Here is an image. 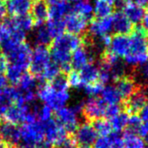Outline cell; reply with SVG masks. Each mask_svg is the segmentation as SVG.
Returning a JSON list of instances; mask_svg holds the SVG:
<instances>
[{
	"label": "cell",
	"mask_w": 148,
	"mask_h": 148,
	"mask_svg": "<svg viewBox=\"0 0 148 148\" xmlns=\"http://www.w3.org/2000/svg\"><path fill=\"white\" fill-rule=\"evenodd\" d=\"M130 45L125 62L129 66H141L148 62L147 32L142 26H137L132 36L129 37Z\"/></svg>",
	"instance_id": "1"
},
{
	"label": "cell",
	"mask_w": 148,
	"mask_h": 148,
	"mask_svg": "<svg viewBox=\"0 0 148 148\" xmlns=\"http://www.w3.org/2000/svg\"><path fill=\"white\" fill-rule=\"evenodd\" d=\"M1 45L2 54L5 58L7 64L17 65L25 71L29 68L32 52V49L29 44L6 38L1 42Z\"/></svg>",
	"instance_id": "2"
},
{
	"label": "cell",
	"mask_w": 148,
	"mask_h": 148,
	"mask_svg": "<svg viewBox=\"0 0 148 148\" xmlns=\"http://www.w3.org/2000/svg\"><path fill=\"white\" fill-rule=\"evenodd\" d=\"M38 97L40 100H42L45 106H47L51 110H58L66 104L69 100L70 95L68 92H59L53 89L50 84L42 85L38 92Z\"/></svg>",
	"instance_id": "3"
},
{
	"label": "cell",
	"mask_w": 148,
	"mask_h": 148,
	"mask_svg": "<svg viewBox=\"0 0 148 148\" xmlns=\"http://www.w3.org/2000/svg\"><path fill=\"white\" fill-rule=\"evenodd\" d=\"M20 131V138L26 145L38 146L45 141L43 124L39 121L23 124Z\"/></svg>",
	"instance_id": "4"
},
{
	"label": "cell",
	"mask_w": 148,
	"mask_h": 148,
	"mask_svg": "<svg viewBox=\"0 0 148 148\" xmlns=\"http://www.w3.org/2000/svg\"><path fill=\"white\" fill-rule=\"evenodd\" d=\"M82 110V104L74 107H62L56 112L57 121L65 129L68 133H74L78 128V113Z\"/></svg>",
	"instance_id": "5"
},
{
	"label": "cell",
	"mask_w": 148,
	"mask_h": 148,
	"mask_svg": "<svg viewBox=\"0 0 148 148\" xmlns=\"http://www.w3.org/2000/svg\"><path fill=\"white\" fill-rule=\"evenodd\" d=\"M50 63L51 57L48 48L46 46H36L32 50L29 64L31 74L36 79H39Z\"/></svg>",
	"instance_id": "6"
},
{
	"label": "cell",
	"mask_w": 148,
	"mask_h": 148,
	"mask_svg": "<svg viewBox=\"0 0 148 148\" xmlns=\"http://www.w3.org/2000/svg\"><path fill=\"white\" fill-rule=\"evenodd\" d=\"M42 124L45 132V142L51 148L59 145L68 138V132L57 120L51 119Z\"/></svg>",
	"instance_id": "7"
},
{
	"label": "cell",
	"mask_w": 148,
	"mask_h": 148,
	"mask_svg": "<svg viewBox=\"0 0 148 148\" xmlns=\"http://www.w3.org/2000/svg\"><path fill=\"white\" fill-rule=\"evenodd\" d=\"M106 105L98 97H90L82 104L81 112L89 122L102 119L105 117Z\"/></svg>",
	"instance_id": "8"
},
{
	"label": "cell",
	"mask_w": 148,
	"mask_h": 148,
	"mask_svg": "<svg viewBox=\"0 0 148 148\" xmlns=\"http://www.w3.org/2000/svg\"><path fill=\"white\" fill-rule=\"evenodd\" d=\"M93 58L94 55L92 51L86 45H83L71 53V68H73V71H79L86 65L92 63Z\"/></svg>",
	"instance_id": "9"
},
{
	"label": "cell",
	"mask_w": 148,
	"mask_h": 148,
	"mask_svg": "<svg viewBox=\"0 0 148 148\" xmlns=\"http://www.w3.org/2000/svg\"><path fill=\"white\" fill-rule=\"evenodd\" d=\"M64 26L67 33L79 36L84 34L88 29V20L85 18L74 13L73 12L68 14L64 19Z\"/></svg>",
	"instance_id": "10"
},
{
	"label": "cell",
	"mask_w": 148,
	"mask_h": 148,
	"mask_svg": "<svg viewBox=\"0 0 148 148\" xmlns=\"http://www.w3.org/2000/svg\"><path fill=\"white\" fill-rule=\"evenodd\" d=\"M76 143L80 146H88L97 139V133L90 122H85L78 126L73 136Z\"/></svg>",
	"instance_id": "11"
},
{
	"label": "cell",
	"mask_w": 148,
	"mask_h": 148,
	"mask_svg": "<svg viewBox=\"0 0 148 148\" xmlns=\"http://www.w3.org/2000/svg\"><path fill=\"white\" fill-rule=\"evenodd\" d=\"M0 138L2 141L9 145L17 147L21 141L20 131L17 125L6 121L0 120Z\"/></svg>",
	"instance_id": "12"
},
{
	"label": "cell",
	"mask_w": 148,
	"mask_h": 148,
	"mask_svg": "<svg viewBox=\"0 0 148 148\" xmlns=\"http://www.w3.org/2000/svg\"><path fill=\"white\" fill-rule=\"evenodd\" d=\"M89 34L93 38H99L101 37L109 35L112 31V17L96 18L88 25Z\"/></svg>",
	"instance_id": "13"
},
{
	"label": "cell",
	"mask_w": 148,
	"mask_h": 148,
	"mask_svg": "<svg viewBox=\"0 0 148 148\" xmlns=\"http://www.w3.org/2000/svg\"><path fill=\"white\" fill-rule=\"evenodd\" d=\"M51 45L72 53L76 49L83 45V38L70 33H64L61 36L56 38Z\"/></svg>",
	"instance_id": "14"
},
{
	"label": "cell",
	"mask_w": 148,
	"mask_h": 148,
	"mask_svg": "<svg viewBox=\"0 0 148 148\" xmlns=\"http://www.w3.org/2000/svg\"><path fill=\"white\" fill-rule=\"evenodd\" d=\"M130 45V38L127 35L116 34L111 39L109 51L118 58H125L128 53Z\"/></svg>",
	"instance_id": "15"
},
{
	"label": "cell",
	"mask_w": 148,
	"mask_h": 148,
	"mask_svg": "<svg viewBox=\"0 0 148 148\" xmlns=\"http://www.w3.org/2000/svg\"><path fill=\"white\" fill-rule=\"evenodd\" d=\"M32 4L33 0H8L6 4L7 13L12 17L28 15Z\"/></svg>",
	"instance_id": "16"
},
{
	"label": "cell",
	"mask_w": 148,
	"mask_h": 148,
	"mask_svg": "<svg viewBox=\"0 0 148 148\" xmlns=\"http://www.w3.org/2000/svg\"><path fill=\"white\" fill-rule=\"evenodd\" d=\"M146 98L143 90L138 89L129 99L125 100V112L136 114L146 105Z\"/></svg>",
	"instance_id": "17"
},
{
	"label": "cell",
	"mask_w": 148,
	"mask_h": 148,
	"mask_svg": "<svg viewBox=\"0 0 148 148\" xmlns=\"http://www.w3.org/2000/svg\"><path fill=\"white\" fill-rule=\"evenodd\" d=\"M112 31L118 35H127L132 31V24L122 12H116L112 17Z\"/></svg>",
	"instance_id": "18"
},
{
	"label": "cell",
	"mask_w": 148,
	"mask_h": 148,
	"mask_svg": "<svg viewBox=\"0 0 148 148\" xmlns=\"http://www.w3.org/2000/svg\"><path fill=\"white\" fill-rule=\"evenodd\" d=\"M115 82V87L118 90L122 99L126 100L138 90L134 79L130 76L125 75Z\"/></svg>",
	"instance_id": "19"
},
{
	"label": "cell",
	"mask_w": 148,
	"mask_h": 148,
	"mask_svg": "<svg viewBox=\"0 0 148 148\" xmlns=\"http://www.w3.org/2000/svg\"><path fill=\"white\" fill-rule=\"evenodd\" d=\"M123 13L125 14V16L127 18V19L132 23V24H139L142 19L143 17L145 15V10L137 5L133 1H131V0H127V1L125 2V5L123 6Z\"/></svg>",
	"instance_id": "20"
},
{
	"label": "cell",
	"mask_w": 148,
	"mask_h": 148,
	"mask_svg": "<svg viewBox=\"0 0 148 148\" xmlns=\"http://www.w3.org/2000/svg\"><path fill=\"white\" fill-rule=\"evenodd\" d=\"M49 16L48 19H58L63 20L64 18L72 12V6L70 5L69 2L65 0H61V1L49 5L48 6Z\"/></svg>",
	"instance_id": "21"
},
{
	"label": "cell",
	"mask_w": 148,
	"mask_h": 148,
	"mask_svg": "<svg viewBox=\"0 0 148 148\" xmlns=\"http://www.w3.org/2000/svg\"><path fill=\"white\" fill-rule=\"evenodd\" d=\"M31 12L32 18L35 23V25L45 24V22L48 19L49 11L45 0H35L33 1Z\"/></svg>",
	"instance_id": "22"
},
{
	"label": "cell",
	"mask_w": 148,
	"mask_h": 148,
	"mask_svg": "<svg viewBox=\"0 0 148 148\" xmlns=\"http://www.w3.org/2000/svg\"><path fill=\"white\" fill-rule=\"evenodd\" d=\"M32 30V41L37 46H47L51 44L52 38L47 30L46 25H36Z\"/></svg>",
	"instance_id": "23"
},
{
	"label": "cell",
	"mask_w": 148,
	"mask_h": 148,
	"mask_svg": "<svg viewBox=\"0 0 148 148\" xmlns=\"http://www.w3.org/2000/svg\"><path fill=\"white\" fill-rule=\"evenodd\" d=\"M82 87L99 81V67L93 63H90L79 71Z\"/></svg>",
	"instance_id": "24"
},
{
	"label": "cell",
	"mask_w": 148,
	"mask_h": 148,
	"mask_svg": "<svg viewBox=\"0 0 148 148\" xmlns=\"http://www.w3.org/2000/svg\"><path fill=\"white\" fill-rule=\"evenodd\" d=\"M100 95H101V99L106 106L119 105L122 99L115 86L112 85H108L106 86H104Z\"/></svg>",
	"instance_id": "25"
},
{
	"label": "cell",
	"mask_w": 148,
	"mask_h": 148,
	"mask_svg": "<svg viewBox=\"0 0 148 148\" xmlns=\"http://www.w3.org/2000/svg\"><path fill=\"white\" fill-rule=\"evenodd\" d=\"M122 140L124 148H145V143L144 139L128 129L125 131Z\"/></svg>",
	"instance_id": "26"
},
{
	"label": "cell",
	"mask_w": 148,
	"mask_h": 148,
	"mask_svg": "<svg viewBox=\"0 0 148 148\" xmlns=\"http://www.w3.org/2000/svg\"><path fill=\"white\" fill-rule=\"evenodd\" d=\"M10 19L17 29L25 32L26 34L31 32L35 25L32 16H30L29 14L20 17H12Z\"/></svg>",
	"instance_id": "27"
},
{
	"label": "cell",
	"mask_w": 148,
	"mask_h": 148,
	"mask_svg": "<svg viewBox=\"0 0 148 148\" xmlns=\"http://www.w3.org/2000/svg\"><path fill=\"white\" fill-rule=\"evenodd\" d=\"M72 12L89 21L93 15V5L90 0H82L75 4L72 7Z\"/></svg>",
	"instance_id": "28"
},
{
	"label": "cell",
	"mask_w": 148,
	"mask_h": 148,
	"mask_svg": "<svg viewBox=\"0 0 148 148\" xmlns=\"http://www.w3.org/2000/svg\"><path fill=\"white\" fill-rule=\"evenodd\" d=\"M128 119L129 114L125 112H121L118 115L112 117L110 119V125L112 127V130L114 131V132L119 133L125 129L128 124Z\"/></svg>",
	"instance_id": "29"
},
{
	"label": "cell",
	"mask_w": 148,
	"mask_h": 148,
	"mask_svg": "<svg viewBox=\"0 0 148 148\" xmlns=\"http://www.w3.org/2000/svg\"><path fill=\"white\" fill-rule=\"evenodd\" d=\"M25 70L11 64H7L6 71H5V77L7 81L13 85H18V81L22 78V76L25 73Z\"/></svg>",
	"instance_id": "30"
},
{
	"label": "cell",
	"mask_w": 148,
	"mask_h": 148,
	"mask_svg": "<svg viewBox=\"0 0 148 148\" xmlns=\"http://www.w3.org/2000/svg\"><path fill=\"white\" fill-rule=\"evenodd\" d=\"M113 8L112 5L101 1V0H96L94 5H93V14L98 18H103L111 17V14L112 13Z\"/></svg>",
	"instance_id": "31"
},
{
	"label": "cell",
	"mask_w": 148,
	"mask_h": 148,
	"mask_svg": "<svg viewBox=\"0 0 148 148\" xmlns=\"http://www.w3.org/2000/svg\"><path fill=\"white\" fill-rule=\"evenodd\" d=\"M47 30L52 38L55 39L56 38L61 36L64 33L65 26H64V21L58 20V19H48L46 24Z\"/></svg>",
	"instance_id": "32"
},
{
	"label": "cell",
	"mask_w": 148,
	"mask_h": 148,
	"mask_svg": "<svg viewBox=\"0 0 148 148\" xmlns=\"http://www.w3.org/2000/svg\"><path fill=\"white\" fill-rule=\"evenodd\" d=\"M92 125L96 132L97 135H100V137H107L112 132V127L110 125V122L104 119H99L97 120H94L92 122Z\"/></svg>",
	"instance_id": "33"
},
{
	"label": "cell",
	"mask_w": 148,
	"mask_h": 148,
	"mask_svg": "<svg viewBox=\"0 0 148 148\" xmlns=\"http://www.w3.org/2000/svg\"><path fill=\"white\" fill-rule=\"evenodd\" d=\"M60 69L59 67L54 64L52 61H51V63L47 65V67L45 69L43 74L41 75V77L38 79H40L44 82H51L53 79H55L58 74L60 73Z\"/></svg>",
	"instance_id": "34"
},
{
	"label": "cell",
	"mask_w": 148,
	"mask_h": 148,
	"mask_svg": "<svg viewBox=\"0 0 148 148\" xmlns=\"http://www.w3.org/2000/svg\"><path fill=\"white\" fill-rule=\"evenodd\" d=\"M50 86L59 92H68L69 84L67 80V76L64 73H59L58 75L50 82Z\"/></svg>",
	"instance_id": "35"
},
{
	"label": "cell",
	"mask_w": 148,
	"mask_h": 148,
	"mask_svg": "<svg viewBox=\"0 0 148 148\" xmlns=\"http://www.w3.org/2000/svg\"><path fill=\"white\" fill-rule=\"evenodd\" d=\"M7 67V61L2 53H0V92H2L7 86V79L5 77V71Z\"/></svg>",
	"instance_id": "36"
},
{
	"label": "cell",
	"mask_w": 148,
	"mask_h": 148,
	"mask_svg": "<svg viewBox=\"0 0 148 148\" xmlns=\"http://www.w3.org/2000/svg\"><path fill=\"white\" fill-rule=\"evenodd\" d=\"M67 80H68L69 86H71L73 88L82 87L79 72L77 71H70L68 73V76H67Z\"/></svg>",
	"instance_id": "37"
},
{
	"label": "cell",
	"mask_w": 148,
	"mask_h": 148,
	"mask_svg": "<svg viewBox=\"0 0 148 148\" xmlns=\"http://www.w3.org/2000/svg\"><path fill=\"white\" fill-rule=\"evenodd\" d=\"M52 116V110L49 108L47 106H40L38 112V121L44 123L48 121L51 119Z\"/></svg>",
	"instance_id": "38"
},
{
	"label": "cell",
	"mask_w": 148,
	"mask_h": 148,
	"mask_svg": "<svg viewBox=\"0 0 148 148\" xmlns=\"http://www.w3.org/2000/svg\"><path fill=\"white\" fill-rule=\"evenodd\" d=\"M104 88V85H102L100 82H96L88 86H84V89L86 91V92L90 95L91 97H97L99 94L101 93L102 90Z\"/></svg>",
	"instance_id": "39"
},
{
	"label": "cell",
	"mask_w": 148,
	"mask_h": 148,
	"mask_svg": "<svg viewBox=\"0 0 148 148\" xmlns=\"http://www.w3.org/2000/svg\"><path fill=\"white\" fill-rule=\"evenodd\" d=\"M141 123H142V121H141L139 116H138L137 114H132L131 116H129V119H128V124H127L128 130L136 133V131Z\"/></svg>",
	"instance_id": "40"
},
{
	"label": "cell",
	"mask_w": 148,
	"mask_h": 148,
	"mask_svg": "<svg viewBox=\"0 0 148 148\" xmlns=\"http://www.w3.org/2000/svg\"><path fill=\"white\" fill-rule=\"evenodd\" d=\"M93 144H94L93 148H112V141H111L109 136L99 137V138H97L95 140V142Z\"/></svg>",
	"instance_id": "41"
},
{
	"label": "cell",
	"mask_w": 148,
	"mask_h": 148,
	"mask_svg": "<svg viewBox=\"0 0 148 148\" xmlns=\"http://www.w3.org/2000/svg\"><path fill=\"white\" fill-rule=\"evenodd\" d=\"M119 112H121V106L119 105H112V106H106L105 117L108 119H112V117L118 115Z\"/></svg>",
	"instance_id": "42"
},
{
	"label": "cell",
	"mask_w": 148,
	"mask_h": 148,
	"mask_svg": "<svg viewBox=\"0 0 148 148\" xmlns=\"http://www.w3.org/2000/svg\"><path fill=\"white\" fill-rule=\"evenodd\" d=\"M109 138H110V139L112 141V148H124L122 137H120L119 133L112 132L109 135Z\"/></svg>",
	"instance_id": "43"
},
{
	"label": "cell",
	"mask_w": 148,
	"mask_h": 148,
	"mask_svg": "<svg viewBox=\"0 0 148 148\" xmlns=\"http://www.w3.org/2000/svg\"><path fill=\"white\" fill-rule=\"evenodd\" d=\"M77 145L78 144L76 143L73 137H68L63 143H61L59 145L55 146L53 148H78Z\"/></svg>",
	"instance_id": "44"
},
{
	"label": "cell",
	"mask_w": 148,
	"mask_h": 148,
	"mask_svg": "<svg viewBox=\"0 0 148 148\" xmlns=\"http://www.w3.org/2000/svg\"><path fill=\"white\" fill-rule=\"evenodd\" d=\"M136 134L138 135L140 138H147L148 137V123L142 122L136 131Z\"/></svg>",
	"instance_id": "45"
},
{
	"label": "cell",
	"mask_w": 148,
	"mask_h": 148,
	"mask_svg": "<svg viewBox=\"0 0 148 148\" xmlns=\"http://www.w3.org/2000/svg\"><path fill=\"white\" fill-rule=\"evenodd\" d=\"M139 75L141 78L148 83V62L141 65L139 68Z\"/></svg>",
	"instance_id": "46"
},
{
	"label": "cell",
	"mask_w": 148,
	"mask_h": 148,
	"mask_svg": "<svg viewBox=\"0 0 148 148\" xmlns=\"http://www.w3.org/2000/svg\"><path fill=\"white\" fill-rule=\"evenodd\" d=\"M139 118L141 121L148 123V104H146L139 112Z\"/></svg>",
	"instance_id": "47"
},
{
	"label": "cell",
	"mask_w": 148,
	"mask_h": 148,
	"mask_svg": "<svg viewBox=\"0 0 148 148\" xmlns=\"http://www.w3.org/2000/svg\"><path fill=\"white\" fill-rule=\"evenodd\" d=\"M6 15H7L6 4H5V2L2 1V0H0V21L5 20Z\"/></svg>",
	"instance_id": "48"
},
{
	"label": "cell",
	"mask_w": 148,
	"mask_h": 148,
	"mask_svg": "<svg viewBox=\"0 0 148 148\" xmlns=\"http://www.w3.org/2000/svg\"><path fill=\"white\" fill-rule=\"evenodd\" d=\"M142 27L144 28V30L148 32V12L145 13L144 17H143V19H142Z\"/></svg>",
	"instance_id": "49"
},
{
	"label": "cell",
	"mask_w": 148,
	"mask_h": 148,
	"mask_svg": "<svg viewBox=\"0 0 148 148\" xmlns=\"http://www.w3.org/2000/svg\"><path fill=\"white\" fill-rule=\"evenodd\" d=\"M133 2L143 9L145 7H148V0H133Z\"/></svg>",
	"instance_id": "50"
},
{
	"label": "cell",
	"mask_w": 148,
	"mask_h": 148,
	"mask_svg": "<svg viewBox=\"0 0 148 148\" xmlns=\"http://www.w3.org/2000/svg\"><path fill=\"white\" fill-rule=\"evenodd\" d=\"M15 148H38V146H32V145H22V146H19V147H15Z\"/></svg>",
	"instance_id": "51"
},
{
	"label": "cell",
	"mask_w": 148,
	"mask_h": 148,
	"mask_svg": "<svg viewBox=\"0 0 148 148\" xmlns=\"http://www.w3.org/2000/svg\"><path fill=\"white\" fill-rule=\"evenodd\" d=\"M143 91H144V93H145V95L146 100L148 101V86H147L145 89H143Z\"/></svg>",
	"instance_id": "52"
},
{
	"label": "cell",
	"mask_w": 148,
	"mask_h": 148,
	"mask_svg": "<svg viewBox=\"0 0 148 148\" xmlns=\"http://www.w3.org/2000/svg\"><path fill=\"white\" fill-rule=\"evenodd\" d=\"M0 148H15V147H13L12 145H7L5 143H3V145L0 146Z\"/></svg>",
	"instance_id": "53"
},
{
	"label": "cell",
	"mask_w": 148,
	"mask_h": 148,
	"mask_svg": "<svg viewBox=\"0 0 148 148\" xmlns=\"http://www.w3.org/2000/svg\"><path fill=\"white\" fill-rule=\"evenodd\" d=\"M2 40H3V32H2L1 25H0V43L2 42Z\"/></svg>",
	"instance_id": "54"
},
{
	"label": "cell",
	"mask_w": 148,
	"mask_h": 148,
	"mask_svg": "<svg viewBox=\"0 0 148 148\" xmlns=\"http://www.w3.org/2000/svg\"><path fill=\"white\" fill-rule=\"evenodd\" d=\"M101 1H104V2H106V3H109V4L112 5V3L115 2L116 0H101Z\"/></svg>",
	"instance_id": "55"
},
{
	"label": "cell",
	"mask_w": 148,
	"mask_h": 148,
	"mask_svg": "<svg viewBox=\"0 0 148 148\" xmlns=\"http://www.w3.org/2000/svg\"><path fill=\"white\" fill-rule=\"evenodd\" d=\"M65 1L69 2V1H71V2H75V3H78L79 1H82V0H65Z\"/></svg>",
	"instance_id": "56"
},
{
	"label": "cell",
	"mask_w": 148,
	"mask_h": 148,
	"mask_svg": "<svg viewBox=\"0 0 148 148\" xmlns=\"http://www.w3.org/2000/svg\"><path fill=\"white\" fill-rule=\"evenodd\" d=\"M3 143H4V142H2V139H1V138H0V146H1V145H3Z\"/></svg>",
	"instance_id": "57"
},
{
	"label": "cell",
	"mask_w": 148,
	"mask_h": 148,
	"mask_svg": "<svg viewBox=\"0 0 148 148\" xmlns=\"http://www.w3.org/2000/svg\"><path fill=\"white\" fill-rule=\"evenodd\" d=\"M78 148H90L88 146H80V147H78Z\"/></svg>",
	"instance_id": "58"
},
{
	"label": "cell",
	"mask_w": 148,
	"mask_h": 148,
	"mask_svg": "<svg viewBox=\"0 0 148 148\" xmlns=\"http://www.w3.org/2000/svg\"><path fill=\"white\" fill-rule=\"evenodd\" d=\"M147 138V141H148V137H147V138Z\"/></svg>",
	"instance_id": "59"
},
{
	"label": "cell",
	"mask_w": 148,
	"mask_h": 148,
	"mask_svg": "<svg viewBox=\"0 0 148 148\" xmlns=\"http://www.w3.org/2000/svg\"><path fill=\"white\" fill-rule=\"evenodd\" d=\"M2 1H5V0H2ZM7 1H8V0H7Z\"/></svg>",
	"instance_id": "60"
},
{
	"label": "cell",
	"mask_w": 148,
	"mask_h": 148,
	"mask_svg": "<svg viewBox=\"0 0 148 148\" xmlns=\"http://www.w3.org/2000/svg\"><path fill=\"white\" fill-rule=\"evenodd\" d=\"M145 148H148V146H147V147H145Z\"/></svg>",
	"instance_id": "61"
},
{
	"label": "cell",
	"mask_w": 148,
	"mask_h": 148,
	"mask_svg": "<svg viewBox=\"0 0 148 148\" xmlns=\"http://www.w3.org/2000/svg\"><path fill=\"white\" fill-rule=\"evenodd\" d=\"M147 41H148V39H147Z\"/></svg>",
	"instance_id": "62"
}]
</instances>
